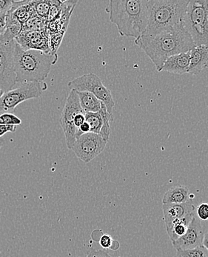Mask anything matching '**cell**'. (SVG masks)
Listing matches in <instances>:
<instances>
[{
    "label": "cell",
    "mask_w": 208,
    "mask_h": 257,
    "mask_svg": "<svg viewBox=\"0 0 208 257\" xmlns=\"http://www.w3.org/2000/svg\"><path fill=\"white\" fill-rule=\"evenodd\" d=\"M135 44L148 56L159 72L167 59L181 53L188 52L195 47L182 20L164 32L155 35L140 36L135 40Z\"/></svg>",
    "instance_id": "obj_1"
},
{
    "label": "cell",
    "mask_w": 208,
    "mask_h": 257,
    "mask_svg": "<svg viewBox=\"0 0 208 257\" xmlns=\"http://www.w3.org/2000/svg\"><path fill=\"white\" fill-rule=\"evenodd\" d=\"M106 12L122 37L143 35L148 20V0H111Z\"/></svg>",
    "instance_id": "obj_2"
},
{
    "label": "cell",
    "mask_w": 208,
    "mask_h": 257,
    "mask_svg": "<svg viewBox=\"0 0 208 257\" xmlns=\"http://www.w3.org/2000/svg\"><path fill=\"white\" fill-rule=\"evenodd\" d=\"M57 60L58 56L56 53H46L38 50L25 51L16 42L14 68L17 84L43 82Z\"/></svg>",
    "instance_id": "obj_3"
},
{
    "label": "cell",
    "mask_w": 208,
    "mask_h": 257,
    "mask_svg": "<svg viewBox=\"0 0 208 257\" xmlns=\"http://www.w3.org/2000/svg\"><path fill=\"white\" fill-rule=\"evenodd\" d=\"M190 0H148V20L143 35L169 30L182 20Z\"/></svg>",
    "instance_id": "obj_4"
},
{
    "label": "cell",
    "mask_w": 208,
    "mask_h": 257,
    "mask_svg": "<svg viewBox=\"0 0 208 257\" xmlns=\"http://www.w3.org/2000/svg\"><path fill=\"white\" fill-rule=\"evenodd\" d=\"M183 25L195 46H208V0H190Z\"/></svg>",
    "instance_id": "obj_5"
},
{
    "label": "cell",
    "mask_w": 208,
    "mask_h": 257,
    "mask_svg": "<svg viewBox=\"0 0 208 257\" xmlns=\"http://www.w3.org/2000/svg\"><path fill=\"white\" fill-rule=\"evenodd\" d=\"M46 85L43 82H30L20 84L16 89L5 93L0 98V115L12 113L22 102L29 99L40 97Z\"/></svg>",
    "instance_id": "obj_6"
},
{
    "label": "cell",
    "mask_w": 208,
    "mask_h": 257,
    "mask_svg": "<svg viewBox=\"0 0 208 257\" xmlns=\"http://www.w3.org/2000/svg\"><path fill=\"white\" fill-rule=\"evenodd\" d=\"M71 90L76 91H87L93 93L106 107L108 113H112L115 102L112 93L102 83V80L93 73L79 76L68 83Z\"/></svg>",
    "instance_id": "obj_7"
},
{
    "label": "cell",
    "mask_w": 208,
    "mask_h": 257,
    "mask_svg": "<svg viewBox=\"0 0 208 257\" xmlns=\"http://www.w3.org/2000/svg\"><path fill=\"white\" fill-rule=\"evenodd\" d=\"M80 113H85V111L81 107L78 94L77 91L71 90L67 98L60 120L68 149H71L78 137L79 130L74 126V119L76 115Z\"/></svg>",
    "instance_id": "obj_8"
},
{
    "label": "cell",
    "mask_w": 208,
    "mask_h": 257,
    "mask_svg": "<svg viewBox=\"0 0 208 257\" xmlns=\"http://www.w3.org/2000/svg\"><path fill=\"white\" fill-rule=\"evenodd\" d=\"M107 143L100 135L89 132L78 137L71 150L80 160L88 163L105 150Z\"/></svg>",
    "instance_id": "obj_9"
},
{
    "label": "cell",
    "mask_w": 208,
    "mask_h": 257,
    "mask_svg": "<svg viewBox=\"0 0 208 257\" xmlns=\"http://www.w3.org/2000/svg\"><path fill=\"white\" fill-rule=\"evenodd\" d=\"M204 235V230L201 222L194 216L186 233L174 242H172V244L176 250L195 248L202 245Z\"/></svg>",
    "instance_id": "obj_10"
},
{
    "label": "cell",
    "mask_w": 208,
    "mask_h": 257,
    "mask_svg": "<svg viewBox=\"0 0 208 257\" xmlns=\"http://www.w3.org/2000/svg\"><path fill=\"white\" fill-rule=\"evenodd\" d=\"M15 40L25 51L38 50L46 53H53L48 45L46 31L20 33Z\"/></svg>",
    "instance_id": "obj_11"
},
{
    "label": "cell",
    "mask_w": 208,
    "mask_h": 257,
    "mask_svg": "<svg viewBox=\"0 0 208 257\" xmlns=\"http://www.w3.org/2000/svg\"><path fill=\"white\" fill-rule=\"evenodd\" d=\"M162 210L164 222L166 227H167L176 219L192 213L195 210V206L190 202L184 204H163Z\"/></svg>",
    "instance_id": "obj_12"
},
{
    "label": "cell",
    "mask_w": 208,
    "mask_h": 257,
    "mask_svg": "<svg viewBox=\"0 0 208 257\" xmlns=\"http://www.w3.org/2000/svg\"><path fill=\"white\" fill-rule=\"evenodd\" d=\"M190 61V51L172 56L165 61L161 71H167L176 74H187L189 71Z\"/></svg>",
    "instance_id": "obj_13"
},
{
    "label": "cell",
    "mask_w": 208,
    "mask_h": 257,
    "mask_svg": "<svg viewBox=\"0 0 208 257\" xmlns=\"http://www.w3.org/2000/svg\"><path fill=\"white\" fill-rule=\"evenodd\" d=\"M206 68H208V46H195L190 51L188 73L196 75Z\"/></svg>",
    "instance_id": "obj_14"
},
{
    "label": "cell",
    "mask_w": 208,
    "mask_h": 257,
    "mask_svg": "<svg viewBox=\"0 0 208 257\" xmlns=\"http://www.w3.org/2000/svg\"><path fill=\"white\" fill-rule=\"evenodd\" d=\"M193 213L186 215L184 217L177 219L172 222L170 225L166 227L167 234L170 236V240L174 242L177 239L182 236L187 231L189 224L191 222Z\"/></svg>",
    "instance_id": "obj_15"
},
{
    "label": "cell",
    "mask_w": 208,
    "mask_h": 257,
    "mask_svg": "<svg viewBox=\"0 0 208 257\" xmlns=\"http://www.w3.org/2000/svg\"><path fill=\"white\" fill-rule=\"evenodd\" d=\"M190 192L185 186H175L170 188L163 197V204H184L189 202Z\"/></svg>",
    "instance_id": "obj_16"
},
{
    "label": "cell",
    "mask_w": 208,
    "mask_h": 257,
    "mask_svg": "<svg viewBox=\"0 0 208 257\" xmlns=\"http://www.w3.org/2000/svg\"><path fill=\"white\" fill-rule=\"evenodd\" d=\"M16 84V74L14 65L0 64V88L5 93H7L13 90Z\"/></svg>",
    "instance_id": "obj_17"
},
{
    "label": "cell",
    "mask_w": 208,
    "mask_h": 257,
    "mask_svg": "<svg viewBox=\"0 0 208 257\" xmlns=\"http://www.w3.org/2000/svg\"><path fill=\"white\" fill-rule=\"evenodd\" d=\"M82 110L85 113H96L101 109L102 102L93 93L87 91H77Z\"/></svg>",
    "instance_id": "obj_18"
},
{
    "label": "cell",
    "mask_w": 208,
    "mask_h": 257,
    "mask_svg": "<svg viewBox=\"0 0 208 257\" xmlns=\"http://www.w3.org/2000/svg\"><path fill=\"white\" fill-rule=\"evenodd\" d=\"M15 46L16 40L6 43L0 36V64L14 65Z\"/></svg>",
    "instance_id": "obj_19"
},
{
    "label": "cell",
    "mask_w": 208,
    "mask_h": 257,
    "mask_svg": "<svg viewBox=\"0 0 208 257\" xmlns=\"http://www.w3.org/2000/svg\"><path fill=\"white\" fill-rule=\"evenodd\" d=\"M85 121L89 124L90 133L99 135L104 124V119L100 110L96 113H85Z\"/></svg>",
    "instance_id": "obj_20"
},
{
    "label": "cell",
    "mask_w": 208,
    "mask_h": 257,
    "mask_svg": "<svg viewBox=\"0 0 208 257\" xmlns=\"http://www.w3.org/2000/svg\"><path fill=\"white\" fill-rule=\"evenodd\" d=\"M46 26V19L36 16L29 19L24 24L22 25L21 33L45 31Z\"/></svg>",
    "instance_id": "obj_21"
},
{
    "label": "cell",
    "mask_w": 208,
    "mask_h": 257,
    "mask_svg": "<svg viewBox=\"0 0 208 257\" xmlns=\"http://www.w3.org/2000/svg\"><path fill=\"white\" fill-rule=\"evenodd\" d=\"M177 257H208V250L202 245L189 250H176Z\"/></svg>",
    "instance_id": "obj_22"
},
{
    "label": "cell",
    "mask_w": 208,
    "mask_h": 257,
    "mask_svg": "<svg viewBox=\"0 0 208 257\" xmlns=\"http://www.w3.org/2000/svg\"><path fill=\"white\" fill-rule=\"evenodd\" d=\"M29 3L25 6H20L17 8L16 10L9 11V13L12 14L13 17L18 20L22 25L24 24L28 20L30 19V15H29Z\"/></svg>",
    "instance_id": "obj_23"
},
{
    "label": "cell",
    "mask_w": 208,
    "mask_h": 257,
    "mask_svg": "<svg viewBox=\"0 0 208 257\" xmlns=\"http://www.w3.org/2000/svg\"><path fill=\"white\" fill-rule=\"evenodd\" d=\"M34 2L37 15L42 18L48 19L50 7H51V0Z\"/></svg>",
    "instance_id": "obj_24"
},
{
    "label": "cell",
    "mask_w": 208,
    "mask_h": 257,
    "mask_svg": "<svg viewBox=\"0 0 208 257\" xmlns=\"http://www.w3.org/2000/svg\"><path fill=\"white\" fill-rule=\"evenodd\" d=\"M62 5L63 2L51 0V7H50L49 14H48V20L50 22L56 21L57 17H60L61 14Z\"/></svg>",
    "instance_id": "obj_25"
},
{
    "label": "cell",
    "mask_w": 208,
    "mask_h": 257,
    "mask_svg": "<svg viewBox=\"0 0 208 257\" xmlns=\"http://www.w3.org/2000/svg\"><path fill=\"white\" fill-rule=\"evenodd\" d=\"M21 123V119L14 113H4L0 115V124L17 126L20 125Z\"/></svg>",
    "instance_id": "obj_26"
},
{
    "label": "cell",
    "mask_w": 208,
    "mask_h": 257,
    "mask_svg": "<svg viewBox=\"0 0 208 257\" xmlns=\"http://www.w3.org/2000/svg\"><path fill=\"white\" fill-rule=\"evenodd\" d=\"M198 219L202 221H208V203L200 204L196 209Z\"/></svg>",
    "instance_id": "obj_27"
},
{
    "label": "cell",
    "mask_w": 208,
    "mask_h": 257,
    "mask_svg": "<svg viewBox=\"0 0 208 257\" xmlns=\"http://www.w3.org/2000/svg\"><path fill=\"white\" fill-rule=\"evenodd\" d=\"M113 242V238L108 234H103L99 239V244L103 249L111 248Z\"/></svg>",
    "instance_id": "obj_28"
},
{
    "label": "cell",
    "mask_w": 208,
    "mask_h": 257,
    "mask_svg": "<svg viewBox=\"0 0 208 257\" xmlns=\"http://www.w3.org/2000/svg\"><path fill=\"white\" fill-rule=\"evenodd\" d=\"M12 0H0V13H7L13 6Z\"/></svg>",
    "instance_id": "obj_29"
},
{
    "label": "cell",
    "mask_w": 208,
    "mask_h": 257,
    "mask_svg": "<svg viewBox=\"0 0 208 257\" xmlns=\"http://www.w3.org/2000/svg\"><path fill=\"white\" fill-rule=\"evenodd\" d=\"M17 131V126L15 125H7V124H0V139L6 135V134L11 132V133H15Z\"/></svg>",
    "instance_id": "obj_30"
},
{
    "label": "cell",
    "mask_w": 208,
    "mask_h": 257,
    "mask_svg": "<svg viewBox=\"0 0 208 257\" xmlns=\"http://www.w3.org/2000/svg\"><path fill=\"white\" fill-rule=\"evenodd\" d=\"M85 121V113H80L76 115L75 118L74 119V124L76 127L79 130V127L83 124ZM79 133V132H78Z\"/></svg>",
    "instance_id": "obj_31"
},
{
    "label": "cell",
    "mask_w": 208,
    "mask_h": 257,
    "mask_svg": "<svg viewBox=\"0 0 208 257\" xmlns=\"http://www.w3.org/2000/svg\"><path fill=\"white\" fill-rule=\"evenodd\" d=\"M86 257H111L104 250H93Z\"/></svg>",
    "instance_id": "obj_32"
},
{
    "label": "cell",
    "mask_w": 208,
    "mask_h": 257,
    "mask_svg": "<svg viewBox=\"0 0 208 257\" xmlns=\"http://www.w3.org/2000/svg\"><path fill=\"white\" fill-rule=\"evenodd\" d=\"M6 29V13H0V35L4 34Z\"/></svg>",
    "instance_id": "obj_33"
},
{
    "label": "cell",
    "mask_w": 208,
    "mask_h": 257,
    "mask_svg": "<svg viewBox=\"0 0 208 257\" xmlns=\"http://www.w3.org/2000/svg\"><path fill=\"white\" fill-rule=\"evenodd\" d=\"M202 246L205 247L208 250V232L204 233V238H203Z\"/></svg>",
    "instance_id": "obj_34"
},
{
    "label": "cell",
    "mask_w": 208,
    "mask_h": 257,
    "mask_svg": "<svg viewBox=\"0 0 208 257\" xmlns=\"http://www.w3.org/2000/svg\"><path fill=\"white\" fill-rule=\"evenodd\" d=\"M4 140H3V139H0V149H1L2 146H3V143H4Z\"/></svg>",
    "instance_id": "obj_35"
},
{
    "label": "cell",
    "mask_w": 208,
    "mask_h": 257,
    "mask_svg": "<svg viewBox=\"0 0 208 257\" xmlns=\"http://www.w3.org/2000/svg\"><path fill=\"white\" fill-rule=\"evenodd\" d=\"M5 92L3 91V90L0 88V98L2 97V96H3V94H4Z\"/></svg>",
    "instance_id": "obj_36"
},
{
    "label": "cell",
    "mask_w": 208,
    "mask_h": 257,
    "mask_svg": "<svg viewBox=\"0 0 208 257\" xmlns=\"http://www.w3.org/2000/svg\"></svg>",
    "instance_id": "obj_37"
}]
</instances>
